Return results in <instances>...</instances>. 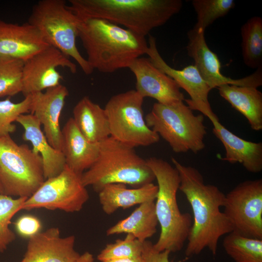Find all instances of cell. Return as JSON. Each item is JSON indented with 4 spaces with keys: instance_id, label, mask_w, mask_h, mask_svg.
I'll return each mask as SVG.
<instances>
[{
    "instance_id": "cb8c5ba5",
    "label": "cell",
    "mask_w": 262,
    "mask_h": 262,
    "mask_svg": "<svg viewBox=\"0 0 262 262\" xmlns=\"http://www.w3.org/2000/svg\"><path fill=\"white\" fill-rule=\"evenodd\" d=\"M217 88L220 96L246 118L253 130H262V93L257 88L224 84Z\"/></svg>"
},
{
    "instance_id": "ac0fdd59",
    "label": "cell",
    "mask_w": 262,
    "mask_h": 262,
    "mask_svg": "<svg viewBox=\"0 0 262 262\" xmlns=\"http://www.w3.org/2000/svg\"><path fill=\"white\" fill-rule=\"evenodd\" d=\"M49 46L28 22L18 24L0 20V57L25 62Z\"/></svg>"
},
{
    "instance_id": "7a4b0ae2",
    "label": "cell",
    "mask_w": 262,
    "mask_h": 262,
    "mask_svg": "<svg viewBox=\"0 0 262 262\" xmlns=\"http://www.w3.org/2000/svg\"><path fill=\"white\" fill-rule=\"evenodd\" d=\"M77 18L78 37L93 70L113 73L129 68L146 54L148 45L145 37L104 19Z\"/></svg>"
},
{
    "instance_id": "8d00e7d4",
    "label": "cell",
    "mask_w": 262,
    "mask_h": 262,
    "mask_svg": "<svg viewBox=\"0 0 262 262\" xmlns=\"http://www.w3.org/2000/svg\"><path fill=\"white\" fill-rule=\"evenodd\" d=\"M0 194H3V189L1 186V185L0 183Z\"/></svg>"
},
{
    "instance_id": "83f0119b",
    "label": "cell",
    "mask_w": 262,
    "mask_h": 262,
    "mask_svg": "<svg viewBox=\"0 0 262 262\" xmlns=\"http://www.w3.org/2000/svg\"><path fill=\"white\" fill-rule=\"evenodd\" d=\"M192 4L196 15L193 29L205 31L215 20L227 15L235 5L233 0H193Z\"/></svg>"
},
{
    "instance_id": "ba28073f",
    "label": "cell",
    "mask_w": 262,
    "mask_h": 262,
    "mask_svg": "<svg viewBox=\"0 0 262 262\" xmlns=\"http://www.w3.org/2000/svg\"><path fill=\"white\" fill-rule=\"evenodd\" d=\"M45 180L39 154L26 144H17L10 135L0 136V183L3 194L28 198Z\"/></svg>"
},
{
    "instance_id": "4316f807",
    "label": "cell",
    "mask_w": 262,
    "mask_h": 262,
    "mask_svg": "<svg viewBox=\"0 0 262 262\" xmlns=\"http://www.w3.org/2000/svg\"><path fill=\"white\" fill-rule=\"evenodd\" d=\"M223 246L227 254L236 262H262V239L232 231L226 234Z\"/></svg>"
},
{
    "instance_id": "9c48e42d",
    "label": "cell",
    "mask_w": 262,
    "mask_h": 262,
    "mask_svg": "<svg viewBox=\"0 0 262 262\" xmlns=\"http://www.w3.org/2000/svg\"><path fill=\"white\" fill-rule=\"evenodd\" d=\"M144 98L135 90L113 96L104 107L110 136L129 147H147L159 142L160 136L147 125Z\"/></svg>"
},
{
    "instance_id": "603a6c76",
    "label": "cell",
    "mask_w": 262,
    "mask_h": 262,
    "mask_svg": "<svg viewBox=\"0 0 262 262\" xmlns=\"http://www.w3.org/2000/svg\"><path fill=\"white\" fill-rule=\"evenodd\" d=\"M72 117L77 128L90 142L99 143L110 136L108 117L104 108L84 96L75 105Z\"/></svg>"
},
{
    "instance_id": "f546056e",
    "label": "cell",
    "mask_w": 262,
    "mask_h": 262,
    "mask_svg": "<svg viewBox=\"0 0 262 262\" xmlns=\"http://www.w3.org/2000/svg\"><path fill=\"white\" fill-rule=\"evenodd\" d=\"M23 63L20 60L0 57V98L21 92Z\"/></svg>"
},
{
    "instance_id": "e0dca14e",
    "label": "cell",
    "mask_w": 262,
    "mask_h": 262,
    "mask_svg": "<svg viewBox=\"0 0 262 262\" xmlns=\"http://www.w3.org/2000/svg\"><path fill=\"white\" fill-rule=\"evenodd\" d=\"M75 237L61 236L59 228L52 227L28 239L20 262H77L81 255L74 249Z\"/></svg>"
},
{
    "instance_id": "9a60e30c",
    "label": "cell",
    "mask_w": 262,
    "mask_h": 262,
    "mask_svg": "<svg viewBox=\"0 0 262 262\" xmlns=\"http://www.w3.org/2000/svg\"><path fill=\"white\" fill-rule=\"evenodd\" d=\"M136 78V91L144 98H153L164 105L184 101L176 82L155 67L148 58L139 57L129 68Z\"/></svg>"
},
{
    "instance_id": "6da1fadb",
    "label": "cell",
    "mask_w": 262,
    "mask_h": 262,
    "mask_svg": "<svg viewBox=\"0 0 262 262\" xmlns=\"http://www.w3.org/2000/svg\"><path fill=\"white\" fill-rule=\"evenodd\" d=\"M171 161L180 175L179 190L185 196L193 213L185 255H197L205 248L215 255L220 237L232 231L229 220L220 211L225 195L216 186L205 184L196 168L183 165L174 157Z\"/></svg>"
},
{
    "instance_id": "f1b7e54d",
    "label": "cell",
    "mask_w": 262,
    "mask_h": 262,
    "mask_svg": "<svg viewBox=\"0 0 262 262\" xmlns=\"http://www.w3.org/2000/svg\"><path fill=\"white\" fill-rule=\"evenodd\" d=\"M27 197H16L0 195V252L5 251L16 239L10 225L14 216L19 211Z\"/></svg>"
},
{
    "instance_id": "1f68e13d",
    "label": "cell",
    "mask_w": 262,
    "mask_h": 262,
    "mask_svg": "<svg viewBox=\"0 0 262 262\" xmlns=\"http://www.w3.org/2000/svg\"><path fill=\"white\" fill-rule=\"evenodd\" d=\"M143 242L128 234L124 239H117L114 243L107 244L98 254L97 259L101 262L120 258L141 257Z\"/></svg>"
},
{
    "instance_id": "d6986e66",
    "label": "cell",
    "mask_w": 262,
    "mask_h": 262,
    "mask_svg": "<svg viewBox=\"0 0 262 262\" xmlns=\"http://www.w3.org/2000/svg\"><path fill=\"white\" fill-rule=\"evenodd\" d=\"M213 132L222 142L225 150L222 160L231 164L239 163L248 172L262 170V143L247 141L236 135L219 121L212 122Z\"/></svg>"
},
{
    "instance_id": "8992f818",
    "label": "cell",
    "mask_w": 262,
    "mask_h": 262,
    "mask_svg": "<svg viewBox=\"0 0 262 262\" xmlns=\"http://www.w3.org/2000/svg\"><path fill=\"white\" fill-rule=\"evenodd\" d=\"M145 119L147 126L176 153L196 154L205 147L204 115H195L183 101L172 105L155 103Z\"/></svg>"
},
{
    "instance_id": "d6a6232c",
    "label": "cell",
    "mask_w": 262,
    "mask_h": 262,
    "mask_svg": "<svg viewBox=\"0 0 262 262\" xmlns=\"http://www.w3.org/2000/svg\"><path fill=\"white\" fill-rule=\"evenodd\" d=\"M17 233L21 237L30 238L41 231L42 224L36 216L26 214L19 217L15 223Z\"/></svg>"
},
{
    "instance_id": "5b68a950",
    "label": "cell",
    "mask_w": 262,
    "mask_h": 262,
    "mask_svg": "<svg viewBox=\"0 0 262 262\" xmlns=\"http://www.w3.org/2000/svg\"><path fill=\"white\" fill-rule=\"evenodd\" d=\"M134 148L111 136L100 142L96 161L82 175L83 185L98 193L109 184L137 188L152 183L155 180L153 172Z\"/></svg>"
},
{
    "instance_id": "52a82bcc",
    "label": "cell",
    "mask_w": 262,
    "mask_h": 262,
    "mask_svg": "<svg viewBox=\"0 0 262 262\" xmlns=\"http://www.w3.org/2000/svg\"><path fill=\"white\" fill-rule=\"evenodd\" d=\"M28 22L34 26L50 46L74 59L86 75L94 70L79 51L78 19L64 0H41L33 7Z\"/></svg>"
},
{
    "instance_id": "484cf974",
    "label": "cell",
    "mask_w": 262,
    "mask_h": 262,
    "mask_svg": "<svg viewBox=\"0 0 262 262\" xmlns=\"http://www.w3.org/2000/svg\"><path fill=\"white\" fill-rule=\"evenodd\" d=\"M242 51L244 64L257 69L262 66V19L255 16L241 28Z\"/></svg>"
},
{
    "instance_id": "3957f363",
    "label": "cell",
    "mask_w": 262,
    "mask_h": 262,
    "mask_svg": "<svg viewBox=\"0 0 262 262\" xmlns=\"http://www.w3.org/2000/svg\"><path fill=\"white\" fill-rule=\"evenodd\" d=\"M69 9L78 18L107 20L146 37L179 13L181 0H69Z\"/></svg>"
},
{
    "instance_id": "ffe728a7",
    "label": "cell",
    "mask_w": 262,
    "mask_h": 262,
    "mask_svg": "<svg viewBox=\"0 0 262 262\" xmlns=\"http://www.w3.org/2000/svg\"><path fill=\"white\" fill-rule=\"evenodd\" d=\"M62 151L66 165L76 173L82 174L96 161L100 143L89 141L81 132L72 117L69 118L62 130Z\"/></svg>"
},
{
    "instance_id": "7c38bea8",
    "label": "cell",
    "mask_w": 262,
    "mask_h": 262,
    "mask_svg": "<svg viewBox=\"0 0 262 262\" xmlns=\"http://www.w3.org/2000/svg\"><path fill=\"white\" fill-rule=\"evenodd\" d=\"M187 35V54L194 60V65L211 89L224 84L257 88L262 85V66L252 74L241 79H233L226 77L221 73V64L218 56L207 45L205 31L192 29Z\"/></svg>"
},
{
    "instance_id": "d4e9b609",
    "label": "cell",
    "mask_w": 262,
    "mask_h": 262,
    "mask_svg": "<svg viewBox=\"0 0 262 262\" xmlns=\"http://www.w3.org/2000/svg\"><path fill=\"white\" fill-rule=\"evenodd\" d=\"M158 224L155 201H148L139 205L129 216L109 228L106 234H129L143 242L156 233Z\"/></svg>"
},
{
    "instance_id": "4fadbf2b",
    "label": "cell",
    "mask_w": 262,
    "mask_h": 262,
    "mask_svg": "<svg viewBox=\"0 0 262 262\" xmlns=\"http://www.w3.org/2000/svg\"><path fill=\"white\" fill-rule=\"evenodd\" d=\"M66 68L73 74L77 66L58 49L49 46L24 62L21 93L25 97L60 84L63 77L57 70Z\"/></svg>"
},
{
    "instance_id": "30bf717a",
    "label": "cell",
    "mask_w": 262,
    "mask_h": 262,
    "mask_svg": "<svg viewBox=\"0 0 262 262\" xmlns=\"http://www.w3.org/2000/svg\"><path fill=\"white\" fill-rule=\"evenodd\" d=\"M89 197L82 175L66 165L55 177L45 180L37 190L24 201L22 210L43 208L66 213L80 211Z\"/></svg>"
},
{
    "instance_id": "277c9868",
    "label": "cell",
    "mask_w": 262,
    "mask_h": 262,
    "mask_svg": "<svg viewBox=\"0 0 262 262\" xmlns=\"http://www.w3.org/2000/svg\"><path fill=\"white\" fill-rule=\"evenodd\" d=\"M146 161L158 183L155 208L161 232L153 246L160 252L179 251L188 239L193 220L189 213H182L179 208L177 200L180 184L179 172L161 158L150 157Z\"/></svg>"
},
{
    "instance_id": "8fae6325",
    "label": "cell",
    "mask_w": 262,
    "mask_h": 262,
    "mask_svg": "<svg viewBox=\"0 0 262 262\" xmlns=\"http://www.w3.org/2000/svg\"><path fill=\"white\" fill-rule=\"evenodd\" d=\"M224 212L232 231L262 239V180H247L225 195Z\"/></svg>"
},
{
    "instance_id": "44dd1931",
    "label": "cell",
    "mask_w": 262,
    "mask_h": 262,
    "mask_svg": "<svg viewBox=\"0 0 262 262\" xmlns=\"http://www.w3.org/2000/svg\"><path fill=\"white\" fill-rule=\"evenodd\" d=\"M16 121L24 129L22 139L30 142L33 150L41 157L45 180L59 174L66 166L64 154L49 143L36 117L26 114L20 115Z\"/></svg>"
},
{
    "instance_id": "e575fe53",
    "label": "cell",
    "mask_w": 262,
    "mask_h": 262,
    "mask_svg": "<svg viewBox=\"0 0 262 262\" xmlns=\"http://www.w3.org/2000/svg\"><path fill=\"white\" fill-rule=\"evenodd\" d=\"M101 262H143L141 257L139 258H125L109 260Z\"/></svg>"
},
{
    "instance_id": "836d02e7",
    "label": "cell",
    "mask_w": 262,
    "mask_h": 262,
    "mask_svg": "<svg viewBox=\"0 0 262 262\" xmlns=\"http://www.w3.org/2000/svg\"><path fill=\"white\" fill-rule=\"evenodd\" d=\"M168 250L158 251L154 248L153 244L147 240L143 242L141 258L143 262H169Z\"/></svg>"
},
{
    "instance_id": "5bb4252c",
    "label": "cell",
    "mask_w": 262,
    "mask_h": 262,
    "mask_svg": "<svg viewBox=\"0 0 262 262\" xmlns=\"http://www.w3.org/2000/svg\"><path fill=\"white\" fill-rule=\"evenodd\" d=\"M146 54L152 64L163 72L173 79L180 88L189 95L190 99H185L187 105L192 110L200 112L212 122L218 121L217 116L213 111L208 99L212 90L203 80L194 65H189L178 70L170 66L160 55L156 46V39L149 35Z\"/></svg>"
},
{
    "instance_id": "7402d4cb",
    "label": "cell",
    "mask_w": 262,
    "mask_h": 262,
    "mask_svg": "<svg viewBox=\"0 0 262 262\" xmlns=\"http://www.w3.org/2000/svg\"><path fill=\"white\" fill-rule=\"evenodd\" d=\"M157 185L153 182L133 189L122 183L105 186L98 193V199L103 211L111 214L118 209H125L148 201H155Z\"/></svg>"
},
{
    "instance_id": "2e32d148",
    "label": "cell",
    "mask_w": 262,
    "mask_h": 262,
    "mask_svg": "<svg viewBox=\"0 0 262 262\" xmlns=\"http://www.w3.org/2000/svg\"><path fill=\"white\" fill-rule=\"evenodd\" d=\"M69 95L66 86H58L31 94L30 114L33 115L43 127V132L49 143L62 151L63 137L60 118L65 100Z\"/></svg>"
},
{
    "instance_id": "d590c367",
    "label": "cell",
    "mask_w": 262,
    "mask_h": 262,
    "mask_svg": "<svg viewBox=\"0 0 262 262\" xmlns=\"http://www.w3.org/2000/svg\"><path fill=\"white\" fill-rule=\"evenodd\" d=\"M94 257L92 254L89 252H85L81 255V256L77 262H93Z\"/></svg>"
},
{
    "instance_id": "4dcf8cb0",
    "label": "cell",
    "mask_w": 262,
    "mask_h": 262,
    "mask_svg": "<svg viewBox=\"0 0 262 262\" xmlns=\"http://www.w3.org/2000/svg\"><path fill=\"white\" fill-rule=\"evenodd\" d=\"M31 96L29 95L22 101L15 103L8 97L0 100V136L10 135L16 130L13 123L21 115L30 113Z\"/></svg>"
}]
</instances>
